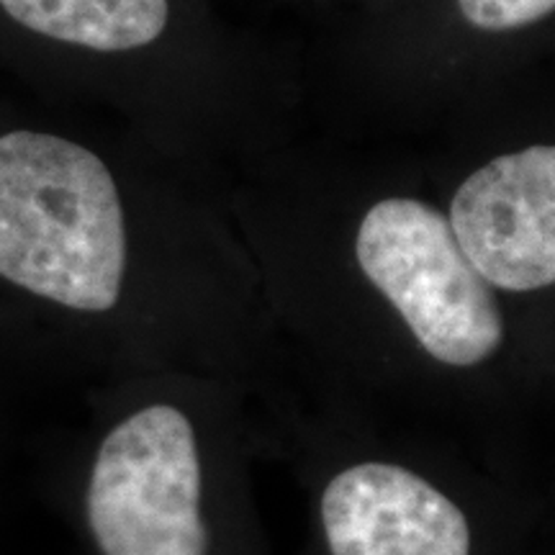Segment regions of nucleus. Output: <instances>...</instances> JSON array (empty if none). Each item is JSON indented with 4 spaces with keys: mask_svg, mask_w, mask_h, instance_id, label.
Masks as SVG:
<instances>
[{
    "mask_svg": "<svg viewBox=\"0 0 555 555\" xmlns=\"http://www.w3.org/2000/svg\"><path fill=\"white\" fill-rule=\"evenodd\" d=\"M448 16L481 67V93L555 62V0H448Z\"/></svg>",
    "mask_w": 555,
    "mask_h": 555,
    "instance_id": "6",
    "label": "nucleus"
},
{
    "mask_svg": "<svg viewBox=\"0 0 555 555\" xmlns=\"http://www.w3.org/2000/svg\"><path fill=\"white\" fill-rule=\"evenodd\" d=\"M322 525L332 555H470L466 515L391 463H360L332 478Z\"/></svg>",
    "mask_w": 555,
    "mask_h": 555,
    "instance_id": "5",
    "label": "nucleus"
},
{
    "mask_svg": "<svg viewBox=\"0 0 555 555\" xmlns=\"http://www.w3.org/2000/svg\"><path fill=\"white\" fill-rule=\"evenodd\" d=\"M356 260L437 363L481 365L504 345L499 294L461 247L448 214L429 201L386 196L367 206Z\"/></svg>",
    "mask_w": 555,
    "mask_h": 555,
    "instance_id": "3",
    "label": "nucleus"
},
{
    "mask_svg": "<svg viewBox=\"0 0 555 555\" xmlns=\"http://www.w3.org/2000/svg\"><path fill=\"white\" fill-rule=\"evenodd\" d=\"M481 137L448 219L496 294L555 288V62L483 90Z\"/></svg>",
    "mask_w": 555,
    "mask_h": 555,
    "instance_id": "2",
    "label": "nucleus"
},
{
    "mask_svg": "<svg viewBox=\"0 0 555 555\" xmlns=\"http://www.w3.org/2000/svg\"><path fill=\"white\" fill-rule=\"evenodd\" d=\"M103 555H206L196 433L180 409L144 406L111 429L88 486Z\"/></svg>",
    "mask_w": 555,
    "mask_h": 555,
    "instance_id": "4",
    "label": "nucleus"
},
{
    "mask_svg": "<svg viewBox=\"0 0 555 555\" xmlns=\"http://www.w3.org/2000/svg\"><path fill=\"white\" fill-rule=\"evenodd\" d=\"M127 224L99 155L41 131L0 137V278L75 311L114 309Z\"/></svg>",
    "mask_w": 555,
    "mask_h": 555,
    "instance_id": "1",
    "label": "nucleus"
},
{
    "mask_svg": "<svg viewBox=\"0 0 555 555\" xmlns=\"http://www.w3.org/2000/svg\"><path fill=\"white\" fill-rule=\"evenodd\" d=\"M26 29L95 52H129L159 39L168 0H0Z\"/></svg>",
    "mask_w": 555,
    "mask_h": 555,
    "instance_id": "7",
    "label": "nucleus"
}]
</instances>
